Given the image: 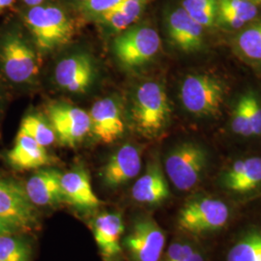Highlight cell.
Here are the masks:
<instances>
[{
	"label": "cell",
	"mask_w": 261,
	"mask_h": 261,
	"mask_svg": "<svg viewBox=\"0 0 261 261\" xmlns=\"http://www.w3.org/2000/svg\"><path fill=\"white\" fill-rule=\"evenodd\" d=\"M180 6L204 29L216 27L218 0H182Z\"/></svg>",
	"instance_id": "d4e9b609"
},
{
	"label": "cell",
	"mask_w": 261,
	"mask_h": 261,
	"mask_svg": "<svg viewBox=\"0 0 261 261\" xmlns=\"http://www.w3.org/2000/svg\"><path fill=\"white\" fill-rule=\"evenodd\" d=\"M195 251L196 248L192 243L173 242L170 244L166 253H163L161 261H184Z\"/></svg>",
	"instance_id": "4dcf8cb0"
},
{
	"label": "cell",
	"mask_w": 261,
	"mask_h": 261,
	"mask_svg": "<svg viewBox=\"0 0 261 261\" xmlns=\"http://www.w3.org/2000/svg\"><path fill=\"white\" fill-rule=\"evenodd\" d=\"M237 54L246 61L261 65V17L242 28L233 40Z\"/></svg>",
	"instance_id": "603a6c76"
},
{
	"label": "cell",
	"mask_w": 261,
	"mask_h": 261,
	"mask_svg": "<svg viewBox=\"0 0 261 261\" xmlns=\"http://www.w3.org/2000/svg\"><path fill=\"white\" fill-rule=\"evenodd\" d=\"M250 116L253 138L261 137V100L257 94L249 91L244 94Z\"/></svg>",
	"instance_id": "f546056e"
},
{
	"label": "cell",
	"mask_w": 261,
	"mask_h": 261,
	"mask_svg": "<svg viewBox=\"0 0 261 261\" xmlns=\"http://www.w3.org/2000/svg\"><path fill=\"white\" fill-rule=\"evenodd\" d=\"M231 130L243 139L253 138L246 99L243 94L234 105L231 114Z\"/></svg>",
	"instance_id": "83f0119b"
},
{
	"label": "cell",
	"mask_w": 261,
	"mask_h": 261,
	"mask_svg": "<svg viewBox=\"0 0 261 261\" xmlns=\"http://www.w3.org/2000/svg\"><path fill=\"white\" fill-rule=\"evenodd\" d=\"M219 186L235 196L252 195L261 189V157L237 159L221 172Z\"/></svg>",
	"instance_id": "7c38bea8"
},
{
	"label": "cell",
	"mask_w": 261,
	"mask_h": 261,
	"mask_svg": "<svg viewBox=\"0 0 261 261\" xmlns=\"http://www.w3.org/2000/svg\"><path fill=\"white\" fill-rule=\"evenodd\" d=\"M169 194L168 180L158 162L149 163L144 174L132 188L133 199L147 205L163 203L169 197Z\"/></svg>",
	"instance_id": "d6986e66"
},
{
	"label": "cell",
	"mask_w": 261,
	"mask_h": 261,
	"mask_svg": "<svg viewBox=\"0 0 261 261\" xmlns=\"http://www.w3.org/2000/svg\"><path fill=\"white\" fill-rule=\"evenodd\" d=\"M8 161L17 169L29 170L49 165L50 158L46 147L19 129L15 144L8 153Z\"/></svg>",
	"instance_id": "ffe728a7"
},
{
	"label": "cell",
	"mask_w": 261,
	"mask_h": 261,
	"mask_svg": "<svg viewBox=\"0 0 261 261\" xmlns=\"http://www.w3.org/2000/svg\"><path fill=\"white\" fill-rule=\"evenodd\" d=\"M24 21L37 47L44 51L65 46L75 33L72 19L60 7L55 5L42 4L29 7L24 15Z\"/></svg>",
	"instance_id": "277c9868"
},
{
	"label": "cell",
	"mask_w": 261,
	"mask_h": 261,
	"mask_svg": "<svg viewBox=\"0 0 261 261\" xmlns=\"http://www.w3.org/2000/svg\"><path fill=\"white\" fill-rule=\"evenodd\" d=\"M226 261H261V229L243 234L227 252Z\"/></svg>",
	"instance_id": "cb8c5ba5"
},
{
	"label": "cell",
	"mask_w": 261,
	"mask_h": 261,
	"mask_svg": "<svg viewBox=\"0 0 261 261\" xmlns=\"http://www.w3.org/2000/svg\"><path fill=\"white\" fill-rule=\"evenodd\" d=\"M259 5L252 0H218L216 27L240 31L259 16Z\"/></svg>",
	"instance_id": "44dd1931"
},
{
	"label": "cell",
	"mask_w": 261,
	"mask_h": 261,
	"mask_svg": "<svg viewBox=\"0 0 261 261\" xmlns=\"http://www.w3.org/2000/svg\"><path fill=\"white\" fill-rule=\"evenodd\" d=\"M161 46L162 41L155 28L139 24L118 33L113 41V53L122 65L134 69L150 62Z\"/></svg>",
	"instance_id": "8992f818"
},
{
	"label": "cell",
	"mask_w": 261,
	"mask_h": 261,
	"mask_svg": "<svg viewBox=\"0 0 261 261\" xmlns=\"http://www.w3.org/2000/svg\"><path fill=\"white\" fill-rule=\"evenodd\" d=\"M0 62L5 75L16 84L33 81L39 74L37 56L19 34L9 33L0 44Z\"/></svg>",
	"instance_id": "52a82bcc"
},
{
	"label": "cell",
	"mask_w": 261,
	"mask_h": 261,
	"mask_svg": "<svg viewBox=\"0 0 261 261\" xmlns=\"http://www.w3.org/2000/svg\"><path fill=\"white\" fill-rule=\"evenodd\" d=\"M61 188L64 202L82 212H92L102 204L95 195L89 174L84 168H75L62 174Z\"/></svg>",
	"instance_id": "2e32d148"
},
{
	"label": "cell",
	"mask_w": 261,
	"mask_h": 261,
	"mask_svg": "<svg viewBox=\"0 0 261 261\" xmlns=\"http://www.w3.org/2000/svg\"><path fill=\"white\" fill-rule=\"evenodd\" d=\"M124 229V221L119 212H105L94 219V239L105 258L111 259L122 252L120 241Z\"/></svg>",
	"instance_id": "e0dca14e"
},
{
	"label": "cell",
	"mask_w": 261,
	"mask_h": 261,
	"mask_svg": "<svg viewBox=\"0 0 261 261\" xmlns=\"http://www.w3.org/2000/svg\"><path fill=\"white\" fill-rule=\"evenodd\" d=\"M31 248L16 234L0 236V261H30Z\"/></svg>",
	"instance_id": "4316f807"
},
{
	"label": "cell",
	"mask_w": 261,
	"mask_h": 261,
	"mask_svg": "<svg viewBox=\"0 0 261 261\" xmlns=\"http://www.w3.org/2000/svg\"><path fill=\"white\" fill-rule=\"evenodd\" d=\"M171 109L165 87L154 81L140 84L133 97L130 115L135 127L146 138L159 136L168 127Z\"/></svg>",
	"instance_id": "3957f363"
},
{
	"label": "cell",
	"mask_w": 261,
	"mask_h": 261,
	"mask_svg": "<svg viewBox=\"0 0 261 261\" xmlns=\"http://www.w3.org/2000/svg\"><path fill=\"white\" fill-rule=\"evenodd\" d=\"M89 117L91 132L106 144L118 140L125 130L121 105L114 98H103L93 103Z\"/></svg>",
	"instance_id": "5bb4252c"
},
{
	"label": "cell",
	"mask_w": 261,
	"mask_h": 261,
	"mask_svg": "<svg viewBox=\"0 0 261 261\" xmlns=\"http://www.w3.org/2000/svg\"><path fill=\"white\" fill-rule=\"evenodd\" d=\"M0 217L19 231L37 228L39 217L25 188L12 180L0 179Z\"/></svg>",
	"instance_id": "ba28073f"
},
{
	"label": "cell",
	"mask_w": 261,
	"mask_h": 261,
	"mask_svg": "<svg viewBox=\"0 0 261 261\" xmlns=\"http://www.w3.org/2000/svg\"><path fill=\"white\" fill-rule=\"evenodd\" d=\"M61 176L62 173L55 168L38 170L24 187L31 202L36 206H54L64 202Z\"/></svg>",
	"instance_id": "ac0fdd59"
},
{
	"label": "cell",
	"mask_w": 261,
	"mask_h": 261,
	"mask_svg": "<svg viewBox=\"0 0 261 261\" xmlns=\"http://www.w3.org/2000/svg\"><path fill=\"white\" fill-rule=\"evenodd\" d=\"M123 245L133 261H160L166 235L153 218L140 217L134 222Z\"/></svg>",
	"instance_id": "30bf717a"
},
{
	"label": "cell",
	"mask_w": 261,
	"mask_h": 261,
	"mask_svg": "<svg viewBox=\"0 0 261 261\" xmlns=\"http://www.w3.org/2000/svg\"><path fill=\"white\" fill-rule=\"evenodd\" d=\"M22 1L29 7H35V6L42 5L44 2V0H22Z\"/></svg>",
	"instance_id": "e575fe53"
},
{
	"label": "cell",
	"mask_w": 261,
	"mask_h": 261,
	"mask_svg": "<svg viewBox=\"0 0 261 261\" xmlns=\"http://www.w3.org/2000/svg\"><path fill=\"white\" fill-rule=\"evenodd\" d=\"M252 2H254L255 4H257V5H260V3H259V1L258 0H252Z\"/></svg>",
	"instance_id": "8d00e7d4"
},
{
	"label": "cell",
	"mask_w": 261,
	"mask_h": 261,
	"mask_svg": "<svg viewBox=\"0 0 261 261\" xmlns=\"http://www.w3.org/2000/svg\"><path fill=\"white\" fill-rule=\"evenodd\" d=\"M165 28L169 43L179 51L192 55L203 49L205 29L181 6L171 7L166 12Z\"/></svg>",
	"instance_id": "8fae6325"
},
{
	"label": "cell",
	"mask_w": 261,
	"mask_h": 261,
	"mask_svg": "<svg viewBox=\"0 0 261 261\" xmlns=\"http://www.w3.org/2000/svg\"><path fill=\"white\" fill-rule=\"evenodd\" d=\"M140 169V149L132 144H124L108 160L102 168L101 177L105 186L115 189L137 177Z\"/></svg>",
	"instance_id": "9a60e30c"
},
{
	"label": "cell",
	"mask_w": 261,
	"mask_h": 261,
	"mask_svg": "<svg viewBox=\"0 0 261 261\" xmlns=\"http://www.w3.org/2000/svg\"><path fill=\"white\" fill-rule=\"evenodd\" d=\"M184 261H206L203 253L196 250L187 259Z\"/></svg>",
	"instance_id": "d6a6232c"
},
{
	"label": "cell",
	"mask_w": 261,
	"mask_h": 261,
	"mask_svg": "<svg viewBox=\"0 0 261 261\" xmlns=\"http://www.w3.org/2000/svg\"><path fill=\"white\" fill-rule=\"evenodd\" d=\"M150 2L151 0H123L94 20L113 33H120L140 19Z\"/></svg>",
	"instance_id": "7402d4cb"
},
{
	"label": "cell",
	"mask_w": 261,
	"mask_h": 261,
	"mask_svg": "<svg viewBox=\"0 0 261 261\" xmlns=\"http://www.w3.org/2000/svg\"><path fill=\"white\" fill-rule=\"evenodd\" d=\"M19 129L44 147L54 144L56 140V132L49 121L38 114H28L20 123Z\"/></svg>",
	"instance_id": "484cf974"
},
{
	"label": "cell",
	"mask_w": 261,
	"mask_h": 261,
	"mask_svg": "<svg viewBox=\"0 0 261 261\" xmlns=\"http://www.w3.org/2000/svg\"><path fill=\"white\" fill-rule=\"evenodd\" d=\"M72 1L74 2V4H75V7H76V6H79V5L83 4L84 2H86L87 0H72Z\"/></svg>",
	"instance_id": "d590c367"
},
{
	"label": "cell",
	"mask_w": 261,
	"mask_h": 261,
	"mask_svg": "<svg viewBox=\"0 0 261 261\" xmlns=\"http://www.w3.org/2000/svg\"><path fill=\"white\" fill-rule=\"evenodd\" d=\"M230 217L231 210L224 200L200 195L189 199L180 209L177 224L186 233L202 236L223 229Z\"/></svg>",
	"instance_id": "5b68a950"
},
{
	"label": "cell",
	"mask_w": 261,
	"mask_h": 261,
	"mask_svg": "<svg viewBox=\"0 0 261 261\" xmlns=\"http://www.w3.org/2000/svg\"><path fill=\"white\" fill-rule=\"evenodd\" d=\"M15 0H0V14L6 9L10 7Z\"/></svg>",
	"instance_id": "836d02e7"
},
{
	"label": "cell",
	"mask_w": 261,
	"mask_h": 261,
	"mask_svg": "<svg viewBox=\"0 0 261 261\" xmlns=\"http://www.w3.org/2000/svg\"><path fill=\"white\" fill-rule=\"evenodd\" d=\"M95 77L92 58L86 54H75L60 60L55 70L57 85L71 93H84L93 84Z\"/></svg>",
	"instance_id": "4fadbf2b"
},
{
	"label": "cell",
	"mask_w": 261,
	"mask_h": 261,
	"mask_svg": "<svg viewBox=\"0 0 261 261\" xmlns=\"http://www.w3.org/2000/svg\"><path fill=\"white\" fill-rule=\"evenodd\" d=\"M18 232H19V230L15 226H13L12 224H10L8 222H6L5 220H3L0 217V236L16 234Z\"/></svg>",
	"instance_id": "1f68e13d"
},
{
	"label": "cell",
	"mask_w": 261,
	"mask_h": 261,
	"mask_svg": "<svg viewBox=\"0 0 261 261\" xmlns=\"http://www.w3.org/2000/svg\"><path fill=\"white\" fill-rule=\"evenodd\" d=\"M123 0H87L75 7L76 11L86 19H94L99 15L112 9Z\"/></svg>",
	"instance_id": "f1b7e54d"
},
{
	"label": "cell",
	"mask_w": 261,
	"mask_h": 261,
	"mask_svg": "<svg viewBox=\"0 0 261 261\" xmlns=\"http://www.w3.org/2000/svg\"><path fill=\"white\" fill-rule=\"evenodd\" d=\"M227 91L228 86L221 76L196 73L183 79L179 98L190 114L199 118H215L221 114Z\"/></svg>",
	"instance_id": "7a4b0ae2"
},
{
	"label": "cell",
	"mask_w": 261,
	"mask_h": 261,
	"mask_svg": "<svg viewBox=\"0 0 261 261\" xmlns=\"http://www.w3.org/2000/svg\"><path fill=\"white\" fill-rule=\"evenodd\" d=\"M210 163V152L205 145L195 140H185L168 151L164 168L171 184L185 193L201 184Z\"/></svg>",
	"instance_id": "6da1fadb"
},
{
	"label": "cell",
	"mask_w": 261,
	"mask_h": 261,
	"mask_svg": "<svg viewBox=\"0 0 261 261\" xmlns=\"http://www.w3.org/2000/svg\"><path fill=\"white\" fill-rule=\"evenodd\" d=\"M46 113L56 139L64 146L75 147L91 132L89 113L77 107L55 102L47 105Z\"/></svg>",
	"instance_id": "9c48e42d"
},
{
	"label": "cell",
	"mask_w": 261,
	"mask_h": 261,
	"mask_svg": "<svg viewBox=\"0 0 261 261\" xmlns=\"http://www.w3.org/2000/svg\"><path fill=\"white\" fill-rule=\"evenodd\" d=\"M258 1H259V3H260V5H261V0H258Z\"/></svg>",
	"instance_id": "74e56055"
}]
</instances>
